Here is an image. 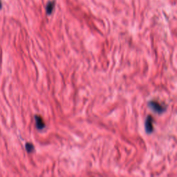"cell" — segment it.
Wrapping results in <instances>:
<instances>
[{"label": "cell", "mask_w": 177, "mask_h": 177, "mask_svg": "<svg viewBox=\"0 0 177 177\" xmlns=\"http://www.w3.org/2000/svg\"><path fill=\"white\" fill-rule=\"evenodd\" d=\"M149 107L151 108V110H152L156 113H157L158 114H161L162 113L165 112V111L166 110V106H163L161 105L160 103H158L156 101H154V100H152L149 103Z\"/></svg>", "instance_id": "6da1fadb"}, {"label": "cell", "mask_w": 177, "mask_h": 177, "mask_svg": "<svg viewBox=\"0 0 177 177\" xmlns=\"http://www.w3.org/2000/svg\"><path fill=\"white\" fill-rule=\"evenodd\" d=\"M35 123H36V127L38 129H43L45 127V123H44L43 119L40 116H35Z\"/></svg>", "instance_id": "3957f363"}, {"label": "cell", "mask_w": 177, "mask_h": 177, "mask_svg": "<svg viewBox=\"0 0 177 177\" xmlns=\"http://www.w3.org/2000/svg\"><path fill=\"white\" fill-rule=\"evenodd\" d=\"M2 8V2H1V0H0V9Z\"/></svg>", "instance_id": "8992f818"}, {"label": "cell", "mask_w": 177, "mask_h": 177, "mask_svg": "<svg viewBox=\"0 0 177 177\" xmlns=\"http://www.w3.org/2000/svg\"><path fill=\"white\" fill-rule=\"evenodd\" d=\"M153 122H154V119H153L152 116H148L145 120V131L150 134L154 130V127H153Z\"/></svg>", "instance_id": "7a4b0ae2"}, {"label": "cell", "mask_w": 177, "mask_h": 177, "mask_svg": "<svg viewBox=\"0 0 177 177\" xmlns=\"http://www.w3.org/2000/svg\"><path fill=\"white\" fill-rule=\"evenodd\" d=\"M55 7V3L54 2H50L47 4L46 6V11L48 15H51Z\"/></svg>", "instance_id": "277c9868"}, {"label": "cell", "mask_w": 177, "mask_h": 177, "mask_svg": "<svg viewBox=\"0 0 177 177\" xmlns=\"http://www.w3.org/2000/svg\"><path fill=\"white\" fill-rule=\"evenodd\" d=\"M26 149L28 153H31L33 152L34 146L31 143H26Z\"/></svg>", "instance_id": "5b68a950"}]
</instances>
